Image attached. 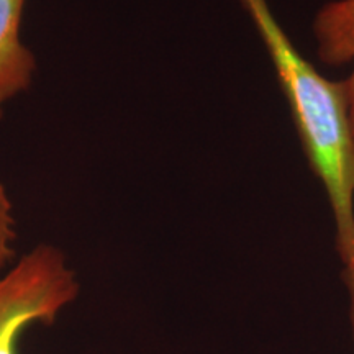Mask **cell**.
I'll return each mask as SVG.
<instances>
[{
	"label": "cell",
	"instance_id": "obj_1",
	"mask_svg": "<svg viewBox=\"0 0 354 354\" xmlns=\"http://www.w3.org/2000/svg\"><path fill=\"white\" fill-rule=\"evenodd\" d=\"M263 39L312 171L328 197L344 281L354 279V128L344 82L323 77L300 55L268 0H240Z\"/></svg>",
	"mask_w": 354,
	"mask_h": 354
},
{
	"label": "cell",
	"instance_id": "obj_2",
	"mask_svg": "<svg viewBox=\"0 0 354 354\" xmlns=\"http://www.w3.org/2000/svg\"><path fill=\"white\" fill-rule=\"evenodd\" d=\"M79 294L76 272L63 251L39 245L0 276V354H17L33 323L50 325Z\"/></svg>",
	"mask_w": 354,
	"mask_h": 354
},
{
	"label": "cell",
	"instance_id": "obj_3",
	"mask_svg": "<svg viewBox=\"0 0 354 354\" xmlns=\"http://www.w3.org/2000/svg\"><path fill=\"white\" fill-rule=\"evenodd\" d=\"M26 0H0V117L12 99L32 86L37 57L20 38Z\"/></svg>",
	"mask_w": 354,
	"mask_h": 354
},
{
	"label": "cell",
	"instance_id": "obj_4",
	"mask_svg": "<svg viewBox=\"0 0 354 354\" xmlns=\"http://www.w3.org/2000/svg\"><path fill=\"white\" fill-rule=\"evenodd\" d=\"M313 38L318 57L328 66H353L344 82L349 117L354 128V0H330L313 17Z\"/></svg>",
	"mask_w": 354,
	"mask_h": 354
},
{
	"label": "cell",
	"instance_id": "obj_5",
	"mask_svg": "<svg viewBox=\"0 0 354 354\" xmlns=\"http://www.w3.org/2000/svg\"><path fill=\"white\" fill-rule=\"evenodd\" d=\"M15 218H13V205L6 185L0 180V276L3 269L15 256Z\"/></svg>",
	"mask_w": 354,
	"mask_h": 354
},
{
	"label": "cell",
	"instance_id": "obj_6",
	"mask_svg": "<svg viewBox=\"0 0 354 354\" xmlns=\"http://www.w3.org/2000/svg\"><path fill=\"white\" fill-rule=\"evenodd\" d=\"M348 292H349V304H351V326H353V343H354V282L353 284H348Z\"/></svg>",
	"mask_w": 354,
	"mask_h": 354
}]
</instances>
